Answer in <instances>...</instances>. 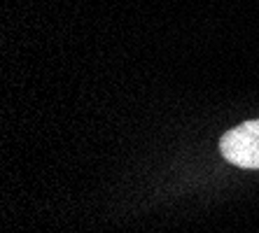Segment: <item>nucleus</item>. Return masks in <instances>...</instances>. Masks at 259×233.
Returning a JSON list of instances; mask_svg holds the SVG:
<instances>
[{
    "mask_svg": "<svg viewBox=\"0 0 259 233\" xmlns=\"http://www.w3.org/2000/svg\"><path fill=\"white\" fill-rule=\"evenodd\" d=\"M220 150L229 163L241 168H259V121H245L224 133Z\"/></svg>",
    "mask_w": 259,
    "mask_h": 233,
    "instance_id": "f257e3e1",
    "label": "nucleus"
}]
</instances>
